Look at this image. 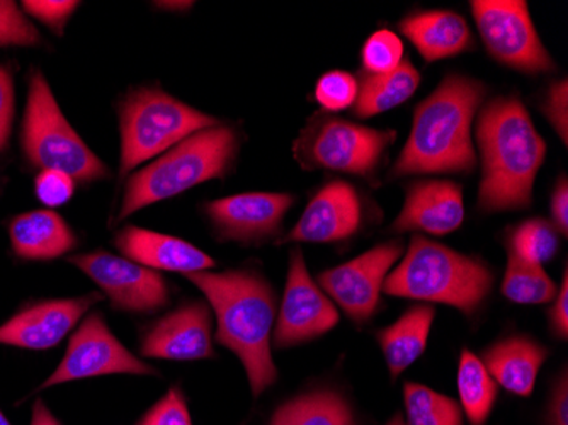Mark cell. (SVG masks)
Returning <instances> with one entry per match:
<instances>
[{
  "label": "cell",
  "instance_id": "obj_1",
  "mask_svg": "<svg viewBox=\"0 0 568 425\" xmlns=\"http://www.w3.org/2000/svg\"><path fill=\"white\" fill-rule=\"evenodd\" d=\"M477 143L481 155L478 208L499 213L531 206L547 143L518 95L497 98L481 108Z\"/></svg>",
  "mask_w": 568,
  "mask_h": 425
},
{
  "label": "cell",
  "instance_id": "obj_2",
  "mask_svg": "<svg viewBox=\"0 0 568 425\" xmlns=\"http://www.w3.org/2000/svg\"><path fill=\"white\" fill-rule=\"evenodd\" d=\"M487 88L471 77H446L414 111V124L390 179L427 174H470L477 165L471 124Z\"/></svg>",
  "mask_w": 568,
  "mask_h": 425
},
{
  "label": "cell",
  "instance_id": "obj_3",
  "mask_svg": "<svg viewBox=\"0 0 568 425\" xmlns=\"http://www.w3.org/2000/svg\"><path fill=\"white\" fill-rule=\"evenodd\" d=\"M209 298L219 332L216 341L237 354L251 383L252 395L260 396L277 380L273 361V325L276 295L271 284L254 271L186 274Z\"/></svg>",
  "mask_w": 568,
  "mask_h": 425
},
{
  "label": "cell",
  "instance_id": "obj_4",
  "mask_svg": "<svg viewBox=\"0 0 568 425\" xmlns=\"http://www.w3.org/2000/svg\"><path fill=\"white\" fill-rule=\"evenodd\" d=\"M493 286V270L480 259L414 235L400 264L386 276L383 291L398 298L442 303L474 316Z\"/></svg>",
  "mask_w": 568,
  "mask_h": 425
},
{
  "label": "cell",
  "instance_id": "obj_5",
  "mask_svg": "<svg viewBox=\"0 0 568 425\" xmlns=\"http://www.w3.org/2000/svg\"><path fill=\"white\" fill-rule=\"evenodd\" d=\"M239 152L234 128L213 127L187 136L130 178L120 220L150 204L186 193L194 185L225 178Z\"/></svg>",
  "mask_w": 568,
  "mask_h": 425
},
{
  "label": "cell",
  "instance_id": "obj_6",
  "mask_svg": "<svg viewBox=\"0 0 568 425\" xmlns=\"http://www.w3.org/2000/svg\"><path fill=\"white\" fill-rule=\"evenodd\" d=\"M120 121L121 175L168 152L197 131L220 124L216 118L194 110L161 89L133 91L121 104Z\"/></svg>",
  "mask_w": 568,
  "mask_h": 425
},
{
  "label": "cell",
  "instance_id": "obj_7",
  "mask_svg": "<svg viewBox=\"0 0 568 425\" xmlns=\"http://www.w3.org/2000/svg\"><path fill=\"white\" fill-rule=\"evenodd\" d=\"M22 149L31 164L43 171L65 172L77 182L98 181L108 174L106 165L99 161L63 117L41 72L31 75L22 123Z\"/></svg>",
  "mask_w": 568,
  "mask_h": 425
},
{
  "label": "cell",
  "instance_id": "obj_8",
  "mask_svg": "<svg viewBox=\"0 0 568 425\" xmlns=\"http://www.w3.org/2000/svg\"><path fill=\"white\" fill-rule=\"evenodd\" d=\"M395 139V131L376 130L324 113L310 118L293 152L306 171L324 169L375 181Z\"/></svg>",
  "mask_w": 568,
  "mask_h": 425
},
{
  "label": "cell",
  "instance_id": "obj_9",
  "mask_svg": "<svg viewBox=\"0 0 568 425\" xmlns=\"http://www.w3.org/2000/svg\"><path fill=\"white\" fill-rule=\"evenodd\" d=\"M471 14L488 55L496 62L529 75L557 69L539 40L525 0H474Z\"/></svg>",
  "mask_w": 568,
  "mask_h": 425
},
{
  "label": "cell",
  "instance_id": "obj_10",
  "mask_svg": "<svg viewBox=\"0 0 568 425\" xmlns=\"http://www.w3.org/2000/svg\"><path fill=\"white\" fill-rule=\"evenodd\" d=\"M106 375H158L114 337L101 313H91L70 338L65 356L41 388Z\"/></svg>",
  "mask_w": 568,
  "mask_h": 425
},
{
  "label": "cell",
  "instance_id": "obj_11",
  "mask_svg": "<svg viewBox=\"0 0 568 425\" xmlns=\"http://www.w3.org/2000/svg\"><path fill=\"white\" fill-rule=\"evenodd\" d=\"M402 252L404 245L400 241L376 245L353 261L324 271L318 283L332 303L341 306L351 321L365 324L378 312L383 283L402 257Z\"/></svg>",
  "mask_w": 568,
  "mask_h": 425
},
{
  "label": "cell",
  "instance_id": "obj_12",
  "mask_svg": "<svg viewBox=\"0 0 568 425\" xmlns=\"http://www.w3.org/2000/svg\"><path fill=\"white\" fill-rule=\"evenodd\" d=\"M339 324V312L322 287L312 280L300 251L290 257L288 280L276 318L274 345L277 350L305 344Z\"/></svg>",
  "mask_w": 568,
  "mask_h": 425
},
{
  "label": "cell",
  "instance_id": "obj_13",
  "mask_svg": "<svg viewBox=\"0 0 568 425\" xmlns=\"http://www.w3.org/2000/svg\"><path fill=\"white\" fill-rule=\"evenodd\" d=\"M70 262L84 271L108 296L114 308L153 313L169 303V287L158 271L108 252L73 255Z\"/></svg>",
  "mask_w": 568,
  "mask_h": 425
},
{
  "label": "cell",
  "instance_id": "obj_14",
  "mask_svg": "<svg viewBox=\"0 0 568 425\" xmlns=\"http://www.w3.org/2000/svg\"><path fill=\"white\" fill-rule=\"evenodd\" d=\"M365 204L347 181H332L317 191L292 232L281 242L335 244L356 235L365 225Z\"/></svg>",
  "mask_w": 568,
  "mask_h": 425
},
{
  "label": "cell",
  "instance_id": "obj_15",
  "mask_svg": "<svg viewBox=\"0 0 568 425\" xmlns=\"http://www.w3.org/2000/svg\"><path fill=\"white\" fill-rule=\"evenodd\" d=\"M293 203L292 194L244 193L206 203L204 210L225 241L260 244L280 233Z\"/></svg>",
  "mask_w": 568,
  "mask_h": 425
},
{
  "label": "cell",
  "instance_id": "obj_16",
  "mask_svg": "<svg viewBox=\"0 0 568 425\" xmlns=\"http://www.w3.org/2000/svg\"><path fill=\"white\" fill-rule=\"evenodd\" d=\"M212 310L206 303H184L143 334V357L168 361L213 360Z\"/></svg>",
  "mask_w": 568,
  "mask_h": 425
},
{
  "label": "cell",
  "instance_id": "obj_17",
  "mask_svg": "<svg viewBox=\"0 0 568 425\" xmlns=\"http://www.w3.org/2000/svg\"><path fill=\"white\" fill-rule=\"evenodd\" d=\"M101 298L99 293H91L81 298L48 300L26 306L0 325V344L31 351L51 350Z\"/></svg>",
  "mask_w": 568,
  "mask_h": 425
},
{
  "label": "cell",
  "instance_id": "obj_18",
  "mask_svg": "<svg viewBox=\"0 0 568 425\" xmlns=\"http://www.w3.org/2000/svg\"><path fill=\"white\" fill-rule=\"evenodd\" d=\"M463 220L462 185L448 179H424L408 185L404 208L392 225V232L443 236L458 230Z\"/></svg>",
  "mask_w": 568,
  "mask_h": 425
},
{
  "label": "cell",
  "instance_id": "obj_19",
  "mask_svg": "<svg viewBox=\"0 0 568 425\" xmlns=\"http://www.w3.org/2000/svg\"><path fill=\"white\" fill-rule=\"evenodd\" d=\"M114 244L124 257L152 271H172L186 276L215 267V261L190 242L139 226L121 230Z\"/></svg>",
  "mask_w": 568,
  "mask_h": 425
},
{
  "label": "cell",
  "instance_id": "obj_20",
  "mask_svg": "<svg viewBox=\"0 0 568 425\" xmlns=\"http://www.w3.org/2000/svg\"><path fill=\"white\" fill-rule=\"evenodd\" d=\"M398 30L427 62L452 59L474 48L470 26L453 11H424L407 16Z\"/></svg>",
  "mask_w": 568,
  "mask_h": 425
},
{
  "label": "cell",
  "instance_id": "obj_21",
  "mask_svg": "<svg viewBox=\"0 0 568 425\" xmlns=\"http://www.w3.org/2000/svg\"><path fill=\"white\" fill-rule=\"evenodd\" d=\"M547 357V347L535 338L510 335L488 347L481 356V363L497 386H503L513 395L529 396Z\"/></svg>",
  "mask_w": 568,
  "mask_h": 425
},
{
  "label": "cell",
  "instance_id": "obj_22",
  "mask_svg": "<svg viewBox=\"0 0 568 425\" xmlns=\"http://www.w3.org/2000/svg\"><path fill=\"white\" fill-rule=\"evenodd\" d=\"M12 251L26 261H51L75 247L65 220L55 211L37 210L16 216L9 225Z\"/></svg>",
  "mask_w": 568,
  "mask_h": 425
},
{
  "label": "cell",
  "instance_id": "obj_23",
  "mask_svg": "<svg viewBox=\"0 0 568 425\" xmlns=\"http://www.w3.org/2000/svg\"><path fill=\"white\" fill-rule=\"evenodd\" d=\"M434 316H436L434 306H412L395 324L378 332L376 337L390 370L392 378H398L408 366L423 356L429 341Z\"/></svg>",
  "mask_w": 568,
  "mask_h": 425
},
{
  "label": "cell",
  "instance_id": "obj_24",
  "mask_svg": "<svg viewBox=\"0 0 568 425\" xmlns=\"http://www.w3.org/2000/svg\"><path fill=\"white\" fill-rule=\"evenodd\" d=\"M419 84V70L412 65L408 59H405L394 72H361L357 77L356 102L351 111L357 118H372L386 113L416 94Z\"/></svg>",
  "mask_w": 568,
  "mask_h": 425
},
{
  "label": "cell",
  "instance_id": "obj_25",
  "mask_svg": "<svg viewBox=\"0 0 568 425\" xmlns=\"http://www.w3.org/2000/svg\"><path fill=\"white\" fill-rule=\"evenodd\" d=\"M271 425H356V418L339 392L315 389L281 405Z\"/></svg>",
  "mask_w": 568,
  "mask_h": 425
},
{
  "label": "cell",
  "instance_id": "obj_26",
  "mask_svg": "<svg viewBox=\"0 0 568 425\" xmlns=\"http://www.w3.org/2000/svg\"><path fill=\"white\" fill-rule=\"evenodd\" d=\"M497 383L480 357L463 350L458 366V392L463 411L471 425H484L497 401Z\"/></svg>",
  "mask_w": 568,
  "mask_h": 425
},
{
  "label": "cell",
  "instance_id": "obj_27",
  "mask_svg": "<svg viewBox=\"0 0 568 425\" xmlns=\"http://www.w3.org/2000/svg\"><path fill=\"white\" fill-rule=\"evenodd\" d=\"M554 283L544 265L532 264L509 251L506 276H504L503 295L518 305H545L557 296Z\"/></svg>",
  "mask_w": 568,
  "mask_h": 425
},
{
  "label": "cell",
  "instance_id": "obj_28",
  "mask_svg": "<svg viewBox=\"0 0 568 425\" xmlns=\"http://www.w3.org/2000/svg\"><path fill=\"white\" fill-rule=\"evenodd\" d=\"M405 425H463V411L449 396L434 392L419 383L404 388Z\"/></svg>",
  "mask_w": 568,
  "mask_h": 425
},
{
  "label": "cell",
  "instance_id": "obj_29",
  "mask_svg": "<svg viewBox=\"0 0 568 425\" xmlns=\"http://www.w3.org/2000/svg\"><path fill=\"white\" fill-rule=\"evenodd\" d=\"M509 251L532 264L544 265L551 261L560 247L554 223L544 219H531L514 226L509 233Z\"/></svg>",
  "mask_w": 568,
  "mask_h": 425
},
{
  "label": "cell",
  "instance_id": "obj_30",
  "mask_svg": "<svg viewBox=\"0 0 568 425\" xmlns=\"http://www.w3.org/2000/svg\"><path fill=\"white\" fill-rule=\"evenodd\" d=\"M405 60L404 43L394 31H375L361 48L363 72H394Z\"/></svg>",
  "mask_w": 568,
  "mask_h": 425
},
{
  "label": "cell",
  "instance_id": "obj_31",
  "mask_svg": "<svg viewBox=\"0 0 568 425\" xmlns=\"http://www.w3.org/2000/svg\"><path fill=\"white\" fill-rule=\"evenodd\" d=\"M357 98V79L346 70H331L318 79L315 99L325 113H339L353 108Z\"/></svg>",
  "mask_w": 568,
  "mask_h": 425
},
{
  "label": "cell",
  "instance_id": "obj_32",
  "mask_svg": "<svg viewBox=\"0 0 568 425\" xmlns=\"http://www.w3.org/2000/svg\"><path fill=\"white\" fill-rule=\"evenodd\" d=\"M41 38L37 28L14 2L0 0V47H34Z\"/></svg>",
  "mask_w": 568,
  "mask_h": 425
},
{
  "label": "cell",
  "instance_id": "obj_33",
  "mask_svg": "<svg viewBox=\"0 0 568 425\" xmlns=\"http://www.w3.org/2000/svg\"><path fill=\"white\" fill-rule=\"evenodd\" d=\"M136 425H193L183 392L179 388L169 389Z\"/></svg>",
  "mask_w": 568,
  "mask_h": 425
},
{
  "label": "cell",
  "instance_id": "obj_34",
  "mask_svg": "<svg viewBox=\"0 0 568 425\" xmlns=\"http://www.w3.org/2000/svg\"><path fill=\"white\" fill-rule=\"evenodd\" d=\"M541 113L550 121L564 145L568 142V82L567 79L554 82L545 92Z\"/></svg>",
  "mask_w": 568,
  "mask_h": 425
},
{
  "label": "cell",
  "instance_id": "obj_35",
  "mask_svg": "<svg viewBox=\"0 0 568 425\" xmlns=\"http://www.w3.org/2000/svg\"><path fill=\"white\" fill-rule=\"evenodd\" d=\"M34 190L41 203L50 208H59L72 198L75 181L62 171H41Z\"/></svg>",
  "mask_w": 568,
  "mask_h": 425
},
{
  "label": "cell",
  "instance_id": "obj_36",
  "mask_svg": "<svg viewBox=\"0 0 568 425\" xmlns=\"http://www.w3.org/2000/svg\"><path fill=\"white\" fill-rule=\"evenodd\" d=\"M24 11L30 12L33 18L40 19L44 24L50 26L51 30L62 31L65 22L69 21L72 12L75 11L79 2H69V0H41V2H24Z\"/></svg>",
  "mask_w": 568,
  "mask_h": 425
},
{
  "label": "cell",
  "instance_id": "obj_37",
  "mask_svg": "<svg viewBox=\"0 0 568 425\" xmlns=\"http://www.w3.org/2000/svg\"><path fill=\"white\" fill-rule=\"evenodd\" d=\"M14 118V84L8 69L0 67V152L8 146Z\"/></svg>",
  "mask_w": 568,
  "mask_h": 425
},
{
  "label": "cell",
  "instance_id": "obj_38",
  "mask_svg": "<svg viewBox=\"0 0 568 425\" xmlns=\"http://www.w3.org/2000/svg\"><path fill=\"white\" fill-rule=\"evenodd\" d=\"M550 324L554 334L560 338H567L568 335V270L565 267L561 287L557 291L554 298V306L550 312Z\"/></svg>",
  "mask_w": 568,
  "mask_h": 425
},
{
  "label": "cell",
  "instance_id": "obj_39",
  "mask_svg": "<svg viewBox=\"0 0 568 425\" xmlns=\"http://www.w3.org/2000/svg\"><path fill=\"white\" fill-rule=\"evenodd\" d=\"M551 219L554 226L561 236L568 235V182L565 175L557 181L554 193H551Z\"/></svg>",
  "mask_w": 568,
  "mask_h": 425
},
{
  "label": "cell",
  "instance_id": "obj_40",
  "mask_svg": "<svg viewBox=\"0 0 568 425\" xmlns=\"http://www.w3.org/2000/svg\"><path fill=\"white\" fill-rule=\"evenodd\" d=\"M548 425H568V376L561 373L560 382L555 383L551 393L550 415Z\"/></svg>",
  "mask_w": 568,
  "mask_h": 425
},
{
  "label": "cell",
  "instance_id": "obj_41",
  "mask_svg": "<svg viewBox=\"0 0 568 425\" xmlns=\"http://www.w3.org/2000/svg\"><path fill=\"white\" fill-rule=\"evenodd\" d=\"M31 425H62L55 415L51 414L50 408L44 405V402L38 401L33 407V418Z\"/></svg>",
  "mask_w": 568,
  "mask_h": 425
},
{
  "label": "cell",
  "instance_id": "obj_42",
  "mask_svg": "<svg viewBox=\"0 0 568 425\" xmlns=\"http://www.w3.org/2000/svg\"><path fill=\"white\" fill-rule=\"evenodd\" d=\"M386 425H405L404 418L400 417V415H395L394 418H392L390 422Z\"/></svg>",
  "mask_w": 568,
  "mask_h": 425
},
{
  "label": "cell",
  "instance_id": "obj_43",
  "mask_svg": "<svg viewBox=\"0 0 568 425\" xmlns=\"http://www.w3.org/2000/svg\"><path fill=\"white\" fill-rule=\"evenodd\" d=\"M0 425H12L9 418L6 417L4 412L0 411Z\"/></svg>",
  "mask_w": 568,
  "mask_h": 425
}]
</instances>
